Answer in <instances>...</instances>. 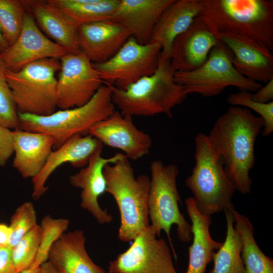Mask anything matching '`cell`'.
<instances>
[{"mask_svg":"<svg viewBox=\"0 0 273 273\" xmlns=\"http://www.w3.org/2000/svg\"><path fill=\"white\" fill-rule=\"evenodd\" d=\"M37 273H60L50 261L43 262L39 267Z\"/></svg>","mask_w":273,"mask_h":273,"instance_id":"cell-39","label":"cell"},{"mask_svg":"<svg viewBox=\"0 0 273 273\" xmlns=\"http://www.w3.org/2000/svg\"><path fill=\"white\" fill-rule=\"evenodd\" d=\"M112 92V86L103 84L90 101L80 107L60 110L46 116L18 114V128L48 134L56 150L76 134H88L92 127L115 111Z\"/></svg>","mask_w":273,"mask_h":273,"instance_id":"cell-4","label":"cell"},{"mask_svg":"<svg viewBox=\"0 0 273 273\" xmlns=\"http://www.w3.org/2000/svg\"><path fill=\"white\" fill-rule=\"evenodd\" d=\"M161 50L158 44H141L130 36L109 60L93 64L103 83L123 89L155 71Z\"/></svg>","mask_w":273,"mask_h":273,"instance_id":"cell-10","label":"cell"},{"mask_svg":"<svg viewBox=\"0 0 273 273\" xmlns=\"http://www.w3.org/2000/svg\"><path fill=\"white\" fill-rule=\"evenodd\" d=\"M2 247V246L0 245V248Z\"/></svg>","mask_w":273,"mask_h":273,"instance_id":"cell-41","label":"cell"},{"mask_svg":"<svg viewBox=\"0 0 273 273\" xmlns=\"http://www.w3.org/2000/svg\"><path fill=\"white\" fill-rule=\"evenodd\" d=\"M220 39L231 51L232 63L242 75L253 81L267 83L273 78V53L247 36L220 33Z\"/></svg>","mask_w":273,"mask_h":273,"instance_id":"cell-16","label":"cell"},{"mask_svg":"<svg viewBox=\"0 0 273 273\" xmlns=\"http://www.w3.org/2000/svg\"><path fill=\"white\" fill-rule=\"evenodd\" d=\"M68 53L42 32L27 11L18 37L0 56L7 69L18 71L33 62L47 58L60 60Z\"/></svg>","mask_w":273,"mask_h":273,"instance_id":"cell-14","label":"cell"},{"mask_svg":"<svg viewBox=\"0 0 273 273\" xmlns=\"http://www.w3.org/2000/svg\"><path fill=\"white\" fill-rule=\"evenodd\" d=\"M36 214L33 204L25 202L15 210L10 219L11 235L8 246L13 248L20 240L37 225Z\"/></svg>","mask_w":273,"mask_h":273,"instance_id":"cell-32","label":"cell"},{"mask_svg":"<svg viewBox=\"0 0 273 273\" xmlns=\"http://www.w3.org/2000/svg\"><path fill=\"white\" fill-rule=\"evenodd\" d=\"M6 69L0 56V124L14 130L18 128L19 116L11 90L5 77Z\"/></svg>","mask_w":273,"mask_h":273,"instance_id":"cell-34","label":"cell"},{"mask_svg":"<svg viewBox=\"0 0 273 273\" xmlns=\"http://www.w3.org/2000/svg\"><path fill=\"white\" fill-rule=\"evenodd\" d=\"M231 51L220 41L210 51L206 61L189 71H176L175 82L185 88L188 94H197L206 97L219 95L226 88L234 86L240 91L255 92L260 83L245 77L235 68Z\"/></svg>","mask_w":273,"mask_h":273,"instance_id":"cell-9","label":"cell"},{"mask_svg":"<svg viewBox=\"0 0 273 273\" xmlns=\"http://www.w3.org/2000/svg\"><path fill=\"white\" fill-rule=\"evenodd\" d=\"M253 101L260 103H267L273 100V78L268 81L263 86L252 94Z\"/></svg>","mask_w":273,"mask_h":273,"instance_id":"cell-37","label":"cell"},{"mask_svg":"<svg viewBox=\"0 0 273 273\" xmlns=\"http://www.w3.org/2000/svg\"><path fill=\"white\" fill-rule=\"evenodd\" d=\"M220 33L212 21L201 15L174 40L170 55L176 71H189L201 66L219 42Z\"/></svg>","mask_w":273,"mask_h":273,"instance_id":"cell-13","label":"cell"},{"mask_svg":"<svg viewBox=\"0 0 273 273\" xmlns=\"http://www.w3.org/2000/svg\"><path fill=\"white\" fill-rule=\"evenodd\" d=\"M187 211L192 222L193 242L189 247V263L186 273H205L207 265L212 261L214 250L222 243L214 240L210 236L211 216L198 210L192 197L185 199Z\"/></svg>","mask_w":273,"mask_h":273,"instance_id":"cell-25","label":"cell"},{"mask_svg":"<svg viewBox=\"0 0 273 273\" xmlns=\"http://www.w3.org/2000/svg\"><path fill=\"white\" fill-rule=\"evenodd\" d=\"M78 34L81 51L93 63L109 60L131 36L123 26L111 20L80 25Z\"/></svg>","mask_w":273,"mask_h":273,"instance_id":"cell-18","label":"cell"},{"mask_svg":"<svg viewBox=\"0 0 273 273\" xmlns=\"http://www.w3.org/2000/svg\"><path fill=\"white\" fill-rule=\"evenodd\" d=\"M102 148L96 151L87 164L70 176L69 181L72 186L81 189L80 206L90 212L100 224H104L113 220L112 216L106 209H102L98 202V198L106 190L104 167L107 164L114 163L125 155L117 153L111 157L104 158Z\"/></svg>","mask_w":273,"mask_h":273,"instance_id":"cell-17","label":"cell"},{"mask_svg":"<svg viewBox=\"0 0 273 273\" xmlns=\"http://www.w3.org/2000/svg\"><path fill=\"white\" fill-rule=\"evenodd\" d=\"M156 237L150 225L128 249L109 262L108 273H178L167 243Z\"/></svg>","mask_w":273,"mask_h":273,"instance_id":"cell-12","label":"cell"},{"mask_svg":"<svg viewBox=\"0 0 273 273\" xmlns=\"http://www.w3.org/2000/svg\"><path fill=\"white\" fill-rule=\"evenodd\" d=\"M175 71L170 59L161 53L157 68L145 76L121 89L112 86V100L122 115L152 116L165 114L172 117L171 110L181 104L188 95L184 86L174 80Z\"/></svg>","mask_w":273,"mask_h":273,"instance_id":"cell-2","label":"cell"},{"mask_svg":"<svg viewBox=\"0 0 273 273\" xmlns=\"http://www.w3.org/2000/svg\"><path fill=\"white\" fill-rule=\"evenodd\" d=\"M103 173L106 192L113 196L119 210L118 238L123 242L133 241L150 225L148 209L150 178L145 174L135 177L125 155L114 163L105 165Z\"/></svg>","mask_w":273,"mask_h":273,"instance_id":"cell-3","label":"cell"},{"mask_svg":"<svg viewBox=\"0 0 273 273\" xmlns=\"http://www.w3.org/2000/svg\"><path fill=\"white\" fill-rule=\"evenodd\" d=\"M8 47L9 44L3 34L0 25V55L3 53Z\"/></svg>","mask_w":273,"mask_h":273,"instance_id":"cell-40","label":"cell"},{"mask_svg":"<svg viewBox=\"0 0 273 273\" xmlns=\"http://www.w3.org/2000/svg\"><path fill=\"white\" fill-rule=\"evenodd\" d=\"M26 10L33 16L42 32L69 53L81 52L78 25L50 0L23 1Z\"/></svg>","mask_w":273,"mask_h":273,"instance_id":"cell-19","label":"cell"},{"mask_svg":"<svg viewBox=\"0 0 273 273\" xmlns=\"http://www.w3.org/2000/svg\"><path fill=\"white\" fill-rule=\"evenodd\" d=\"M11 235V231L9 225L0 223V245H8Z\"/></svg>","mask_w":273,"mask_h":273,"instance_id":"cell-38","label":"cell"},{"mask_svg":"<svg viewBox=\"0 0 273 273\" xmlns=\"http://www.w3.org/2000/svg\"><path fill=\"white\" fill-rule=\"evenodd\" d=\"M103 146L100 141L90 134H76L53 150L41 171L32 179V198L37 200L45 193L48 190L47 181L58 167L69 163L74 167H84L95 152Z\"/></svg>","mask_w":273,"mask_h":273,"instance_id":"cell-20","label":"cell"},{"mask_svg":"<svg viewBox=\"0 0 273 273\" xmlns=\"http://www.w3.org/2000/svg\"><path fill=\"white\" fill-rule=\"evenodd\" d=\"M12 248L8 245L0 248V273H17L12 258Z\"/></svg>","mask_w":273,"mask_h":273,"instance_id":"cell-36","label":"cell"},{"mask_svg":"<svg viewBox=\"0 0 273 273\" xmlns=\"http://www.w3.org/2000/svg\"><path fill=\"white\" fill-rule=\"evenodd\" d=\"M203 15L219 33L249 37L273 52V1L201 0Z\"/></svg>","mask_w":273,"mask_h":273,"instance_id":"cell-6","label":"cell"},{"mask_svg":"<svg viewBox=\"0 0 273 273\" xmlns=\"http://www.w3.org/2000/svg\"><path fill=\"white\" fill-rule=\"evenodd\" d=\"M78 26L111 20L119 0H50Z\"/></svg>","mask_w":273,"mask_h":273,"instance_id":"cell-28","label":"cell"},{"mask_svg":"<svg viewBox=\"0 0 273 273\" xmlns=\"http://www.w3.org/2000/svg\"><path fill=\"white\" fill-rule=\"evenodd\" d=\"M195 165L185 184L193 195L198 210L211 216L235 209L232 202L235 190L208 135L199 133L195 138Z\"/></svg>","mask_w":273,"mask_h":273,"instance_id":"cell-5","label":"cell"},{"mask_svg":"<svg viewBox=\"0 0 273 273\" xmlns=\"http://www.w3.org/2000/svg\"><path fill=\"white\" fill-rule=\"evenodd\" d=\"M252 93L248 91H240L230 94L228 102L233 106L250 108L257 113L264 121L262 135L269 136L273 131V102L260 103L253 101Z\"/></svg>","mask_w":273,"mask_h":273,"instance_id":"cell-33","label":"cell"},{"mask_svg":"<svg viewBox=\"0 0 273 273\" xmlns=\"http://www.w3.org/2000/svg\"><path fill=\"white\" fill-rule=\"evenodd\" d=\"M14 142L13 167L24 178L35 177L45 165L53 150L54 141L48 134L12 130Z\"/></svg>","mask_w":273,"mask_h":273,"instance_id":"cell-23","label":"cell"},{"mask_svg":"<svg viewBox=\"0 0 273 273\" xmlns=\"http://www.w3.org/2000/svg\"><path fill=\"white\" fill-rule=\"evenodd\" d=\"M13 154L12 130L0 124V166L5 165Z\"/></svg>","mask_w":273,"mask_h":273,"instance_id":"cell-35","label":"cell"},{"mask_svg":"<svg viewBox=\"0 0 273 273\" xmlns=\"http://www.w3.org/2000/svg\"><path fill=\"white\" fill-rule=\"evenodd\" d=\"M264 121L248 108L231 107L215 121L208 136L235 190L251 191L249 172L255 162L254 147Z\"/></svg>","mask_w":273,"mask_h":273,"instance_id":"cell-1","label":"cell"},{"mask_svg":"<svg viewBox=\"0 0 273 273\" xmlns=\"http://www.w3.org/2000/svg\"><path fill=\"white\" fill-rule=\"evenodd\" d=\"M41 236L40 225H36L12 248V258L17 273L30 266L35 261Z\"/></svg>","mask_w":273,"mask_h":273,"instance_id":"cell-30","label":"cell"},{"mask_svg":"<svg viewBox=\"0 0 273 273\" xmlns=\"http://www.w3.org/2000/svg\"><path fill=\"white\" fill-rule=\"evenodd\" d=\"M234 227L242 241L241 257L245 273H273V259L265 255L254 238V226L249 219L235 209L231 210Z\"/></svg>","mask_w":273,"mask_h":273,"instance_id":"cell-26","label":"cell"},{"mask_svg":"<svg viewBox=\"0 0 273 273\" xmlns=\"http://www.w3.org/2000/svg\"><path fill=\"white\" fill-rule=\"evenodd\" d=\"M57 78L56 105L60 110L80 107L94 97L103 82L88 57L82 52L68 53L60 59Z\"/></svg>","mask_w":273,"mask_h":273,"instance_id":"cell-11","label":"cell"},{"mask_svg":"<svg viewBox=\"0 0 273 273\" xmlns=\"http://www.w3.org/2000/svg\"><path fill=\"white\" fill-rule=\"evenodd\" d=\"M226 223L224 241L216 252L213 253L214 266L209 273H245L241 257L242 241L234 227V217L231 210L224 211Z\"/></svg>","mask_w":273,"mask_h":273,"instance_id":"cell-27","label":"cell"},{"mask_svg":"<svg viewBox=\"0 0 273 273\" xmlns=\"http://www.w3.org/2000/svg\"><path fill=\"white\" fill-rule=\"evenodd\" d=\"M26 12L23 1L0 0V25L9 46L18 37Z\"/></svg>","mask_w":273,"mask_h":273,"instance_id":"cell-29","label":"cell"},{"mask_svg":"<svg viewBox=\"0 0 273 273\" xmlns=\"http://www.w3.org/2000/svg\"><path fill=\"white\" fill-rule=\"evenodd\" d=\"M173 0H119L111 20L123 26L139 43H149L154 27Z\"/></svg>","mask_w":273,"mask_h":273,"instance_id":"cell-22","label":"cell"},{"mask_svg":"<svg viewBox=\"0 0 273 273\" xmlns=\"http://www.w3.org/2000/svg\"><path fill=\"white\" fill-rule=\"evenodd\" d=\"M84 232L64 233L51 247L48 259L60 273H106L88 255Z\"/></svg>","mask_w":273,"mask_h":273,"instance_id":"cell-24","label":"cell"},{"mask_svg":"<svg viewBox=\"0 0 273 273\" xmlns=\"http://www.w3.org/2000/svg\"><path fill=\"white\" fill-rule=\"evenodd\" d=\"M69 224V220L67 218H54L49 215L42 218L40 225V242L35 262L41 265L47 261L51 247L65 233Z\"/></svg>","mask_w":273,"mask_h":273,"instance_id":"cell-31","label":"cell"},{"mask_svg":"<svg viewBox=\"0 0 273 273\" xmlns=\"http://www.w3.org/2000/svg\"><path fill=\"white\" fill-rule=\"evenodd\" d=\"M151 178L148 196V209L150 225L157 237L161 231L166 234L176 257L170 237L172 225H176L177 236L183 242H190L193 237L192 225L180 212L182 204L176 186L179 174L175 164L165 165L161 160L153 161L150 165Z\"/></svg>","mask_w":273,"mask_h":273,"instance_id":"cell-8","label":"cell"},{"mask_svg":"<svg viewBox=\"0 0 273 273\" xmlns=\"http://www.w3.org/2000/svg\"><path fill=\"white\" fill-rule=\"evenodd\" d=\"M202 12L201 0H173L158 18L149 42L159 44L162 56L169 59L175 39L186 31Z\"/></svg>","mask_w":273,"mask_h":273,"instance_id":"cell-21","label":"cell"},{"mask_svg":"<svg viewBox=\"0 0 273 273\" xmlns=\"http://www.w3.org/2000/svg\"><path fill=\"white\" fill-rule=\"evenodd\" d=\"M103 145L121 150L128 159L136 160L148 154L152 146L150 136L139 129L132 116L114 111L92 127L88 134Z\"/></svg>","mask_w":273,"mask_h":273,"instance_id":"cell-15","label":"cell"},{"mask_svg":"<svg viewBox=\"0 0 273 273\" xmlns=\"http://www.w3.org/2000/svg\"><path fill=\"white\" fill-rule=\"evenodd\" d=\"M59 59L47 58L31 63L18 71L8 69L5 77L18 114L49 116L56 112Z\"/></svg>","mask_w":273,"mask_h":273,"instance_id":"cell-7","label":"cell"}]
</instances>
